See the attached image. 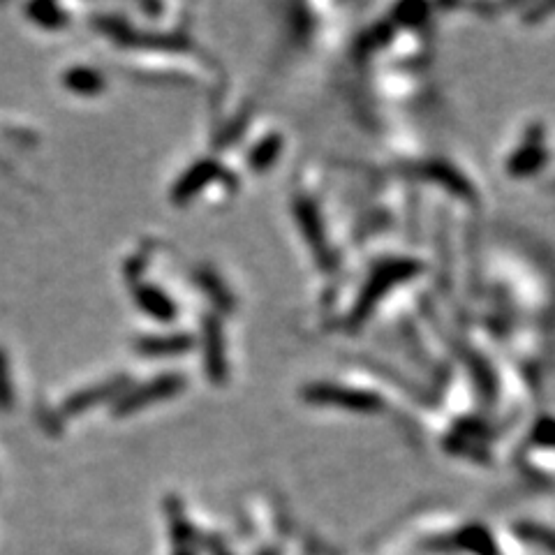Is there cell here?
I'll use <instances>...</instances> for the list:
<instances>
[{"label": "cell", "mask_w": 555, "mask_h": 555, "mask_svg": "<svg viewBox=\"0 0 555 555\" xmlns=\"http://www.w3.org/2000/svg\"><path fill=\"white\" fill-rule=\"evenodd\" d=\"M63 84H65V88H70L72 93L98 95L105 91L107 81H105V77H102L100 70L88 68V65H74V68L65 70Z\"/></svg>", "instance_id": "30bf717a"}, {"label": "cell", "mask_w": 555, "mask_h": 555, "mask_svg": "<svg viewBox=\"0 0 555 555\" xmlns=\"http://www.w3.org/2000/svg\"><path fill=\"white\" fill-rule=\"evenodd\" d=\"M195 347V338L190 333H169V336H146L135 343L137 354L148 359L181 357Z\"/></svg>", "instance_id": "52a82bcc"}, {"label": "cell", "mask_w": 555, "mask_h": 555, "mask_svg": "<svg viewBox=\"0 0 555 555\" xmlns=\"http://www.w3.org/2000/svg\"><path fill=\"white\" fill-rule=\"evenodd\" d=\"M222 167L216 158H202L192 165L188 172L181 174V179L172 188L174 204H188L192 197H197L206 185L213 183L220 176Z\"/></svg>", "instance_id": "8992f818"}, {"label": "cell", "mask_w": 555, "mask_h": 555, "mask_svg": "<svg viewBox=\"0 0 555 555\" xmlns=\"http://www.w3.org/2000/svg\"><path fill=\"white\" fill-rule=\"evenodd\" d=\"M123 389H128V380H125V377H111V380L95 384V387H88L84 391H79V394H72L68 401L63 403V412L81 414L91 410L93 405L109 401L111 396H121Z\"/></svg>", "instance_id": "ba28073f"}, {"label": "cell", "mask_w": 555, "mask_h": 555, "mask_svg": "<svg viewBox=\"0 0 555 555\" xmlns=\"http://www.w3.org/2000/svg\"><path fill=\"white\" fill-rule=\"evenodd\" d=\"M183 389H185V377L176 375V373L158 375V377H153V380L139 384V387L125 389L123 394L116 398L111 412H114L116 417H128V414L144 410L146 405L179 396Z\"/></svg>", "instance_id": "3957f363"}, {"label": "cell", "mask_w": 555, "mask_h": 555, "mask_svg": "<svg viewBox=\"0 0 555 555\" xmlns=\"http://www.w3.org/2000/svg\"><path fill=\"white\" fill-rule=\"evenodd\" d=\"M197 283L202 290L211 296V301L216 303L220 310H232L234 308V296L227 290V285L222 283V278L218 273H213L211 269H199L197 271Z\"/></svg>", "instance_id": "4fadbf2b"}, {"label": "cell", "mask_w": 555, "mask_h": 555, "mask_svg": "<svg viewBox=\"0 0 555 555\" xmlns=\"http://www.w3.org/2000/svg\"><path fill=\"white\" fill-rule=\"evenodd\" d=\"M303 398L313 405H333L347 412L377 414L387 410V398L377 389H368L366 382L336 384V382H315L303 389Z\"/></svg>", "instance_id": "6da1fadb"}, {"label": "cell", "mask_w": 555, "mask_h": 555, "mask_svg": "<svg viewBox=\"0 0 555 555\" xmlns=\"http://www.w3.org/2000/svg\"><path fill=\"white\" fill-rule=\"evenodd\" d=\"M14 405V389L10 375V361L3 347H0V412H10Z\"/></svg>", "instance_id": "5bb4252c"}, {"label": "cell", "mask_w": 555, "mask_h": 555, "mask_svg": "<svg viewBox=\"0 0 555 555\" xmlns=\"http://www.w3.org/2000/svg\"><path fill=\"white\" fill-rule=\"evenodd\" d=\"M98 21L100 31H105L109 37H114L118 44H125V47H151V49H172V51H181L190 47L188 35L181 33H167V35H158V33H137L132 28L121 21L118 17H95Z\"/></svg>", "instance_id": "277c9868"}, {"label": "cell", "mask_w": 555, "mask_h": 555, "mask_svg": "<svg viewBox=\"0 0 555 555\" xmlns=\"http://www.w3.org/2000/svg\"><path fill=\"white\" fill-rule=\"evenodd\" d=\"M26 14L33 24L47 28V31H61V28L70 24L68 12L56 3H31L26 5Z\"/></svg>", "instance_id": "7c38bea8"}, {"label": "cell", "mask_w": 555, "mask_h": 555, "mask_svg": "<svg viewBox=\"0 0 555 555\" xmlns=\"http://www.w3.org/2000/svg\"><path fill=\"white\" fill-rule=\"evenodd\" d=\"M132 296H135L137 306L142 308L146 315H151L153 320L172 324L176 320V315H179V308H176V303L169 299V294L162 292L160 287L148 285V283L135 285Z\"/></svg>", "instance_id": "9c48e42d"}, {"label": "cell", "mask_w": 555, "mask_h": 555, "mask_svg": "<svg viewBox=\"0 0 555 555\" xmlns=\"http://www.w3.org/2000/svg\"><path fill=\"white\" fill-rule=\"evenodd\" d=\"M202 343H204V368L213 384L227 382V343L225 329L216 315H206L202 322Z\"/></svg>", "instance_id": "5b68a950"}, {"label": "cell", "mask_w": 555, "mask_h": 555, "mask_svg": "<svg viewBox=\"0 0 555 555\" xmlns=\"http://www.w3.org/2000/svg\"><path fill=\"white\" fill-rule=\"evenodd\" d=\"M549 132L544 123H530L516 135L514 144L509 146L505 155V172L509 179L521 181L530 179L539 172H544L546 162H549Z\"/></svg>", "instance_id": "7a4b0ae2"}, {"label": "cell", "mask_w": 555, "mask_h": 555, "mask_svg": "<svg viewBox=\"0 0 555 555\" xmlns=\"http://www.w3.org/2000/svg\"><path fill=\"white\" fill-rule=\"evenodd\" d=\"M280 153H283V135L271 132V135L262 137L253 148H250V153H248L250 172H255V174L269 172V169L273 167V162L280 158Z\"/></svg>", "instance_id": "8fae6325"}, {"label": "cell", "mask_w": 555, "mask_h": 555, "mask_svg": "<svg viewBox=\"0 0 555 555\" xmlns=\"http://www.w3.org/2000/svg\"><path fill=\"white\" fill-rule=\"evenodd\" d=\"M179 555H192V553H190V551H181Z\"/></svg>", "instance_id": "9a60e30c"}]
</instances>
